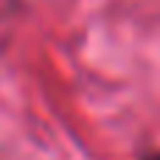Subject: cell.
Returning <instances> with one entry per match:
<instances>
[{
    "instance_id": "1",
    "label": "cell",
    "mask_w": 160,
    "mask_h": 160,
    "mask_svg": "<svg viewBox=\"0 0 160 160\" xmlns=\"http://www.w3.org/2000/svg\"><path fill=\"white\" fill-rule=\"evenodd\" d=\"M146 160H160V155H149V158H146Z\"/></svg>"
}]
</instances>
